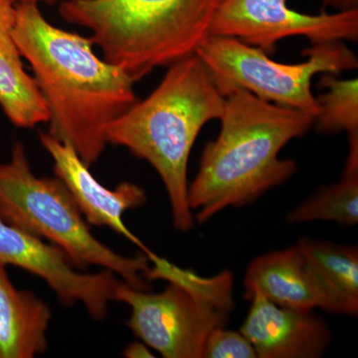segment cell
Instances as JSON below:
<instances>
[{"label": "cell", "instance_id": "cell-1", "mask_svg": "<svg viewBox=\"0 0 358 358\" xmlns=\"http://www.w3.org/2000/svg\"><path fill=\"white\" fill-rule=\"evenodd\" d=\"M13 36L46 106L47 133L91 167L107 147L108 126L138 100L136 81L99 57L91 37L49 22L39 4H16Z\"/></svg>", "mask_w": 358, "mask_h": 358}, {"label": "cell", "instance_id": "cell-2", "mask_svg": "<svg viewBox=\"0 0 358 358\" xmlns=\"http://www.w3.org/2000/svg\"><path fill=\"white\" fill-rule=\"evenodd\" d=\"M315 117L265 102L243 90L226 96L217 138L202 150L199 169L188 185L195 221L204 224L224 209L254 203L298 171L282 148L305 136Z\"/></svg>", "mask_w": 358, "mask_h": 358}, {"label": "cell", "instance_id": "cell-3", "mask_svg": "<svg viewBox=\"0 0 358 358\" xmlns=\"http://www.w3.org/2000/svg\"><path fill=\"white\" fill-rule=\"evenodd\" d=\"M167 68L150 96L110 122L106 140L154 167L166 187L174 228L186 232L195 224L188 201L190 154L205 124L220 119L226 96L195 53Z\"/></svg>", "mask_w": 358, "mask_h": 358}, {"label": "cell", "instance_id": "cell-4", "mask_svg": "<svg viewBox=\"0 0 358 358\" xmlns=\"http://www.w3.org/2000/svg\"><path fill=\"white\" fill-rule=\"evenodd\" d=\"M223 0H63L62 20L91 32L103 58L134 81L195 53Z\"/></svg>", "mask_w": 358, "mask_h": 358}, {"label": "cell", "instance_id": "cell-5", "mask_svg": "<svg viewBox=\"0 0 358 358\" xmlns=\"http://www.w3.org/2000/svg\"><path fill=\"white\" fill-rule=\"evenodd\" d=\"M0 218L59 247L80 270L98 266L134 289H150L147 254L121 255L96 239L63 181L33 173L20 141L0 164Z\"/></svg>", "mask_w": 358, "mask_h": 358}, {"label": "cell", "instance_id": "cell-6", "mask_svg": "<svg viewBox=\"0 0 358 358\" xmlns=\"http://www.w3.org/2000/svg\"><path fill=\"white\" fill-rule=\"evenodd\" d=\"M224 96L238 90L265 102L317 115L312 92L317 74L339 75L357 69L355 52L343 41L310 45L303 51L308 60L284 64L266 52L233 37L209 35L195 51Z\"/></svg>", "mask_w": 358, "mask_h": 358}, {"label": "cell", "instance_id": "cell-7", "mask_svg": "<svg viewBox=\"0 0 358 358\" xmlns=\"http://www.w3.org/2000/svg\"><path fill=\"white\" fill-rule=\"evenodd\" d=\"M167 282L162 293L152 294L121 280L114 301L131 308L128 326L148 348L166 358H202L209 334L226 326L231 312Z\"/></svg>", "mask_w": 358, "mask_h": 358}, {"label": "cell", "instance_id": "cell-8", "mask_svg": "<svg viewBox=\"0 0 358 358\" xmlns=\"http://www.w3.org/2000/svg\"><path fill=\"white\" fill-rule=\"evenodd\" d=\"M210 35L233 37L270 55L288 37H305L310 44L358 40V9L306 14L288 0H223L212 20Z\"/></svg>", "mask_w": 358, "mask_h": 358}, {"label": "cell", "instance_id": "cell-9", "mask_svg": "<svg viewBox=\"0 0 358 358\" xmlns=\"http://www.w3.org/2000/svg\"><path fill=\"white\" fill-rule=\"evenodd\" d=\"M0 265L13 266L43 280L65 307L83 305L95 320L106 319L121 279L103 270L85 273L63 250L0 218Z\"/></svg>", "mask_w": 358, "mask_h": 358}, {"label": "cell", "instance_id": "cell-10", "mask_svg": "<svg viewBox=\"0 0 358 358\" xmlns=\"http://www.w3.org/2000/svg\"><path fill=\"white\" fill-rule=\"evenodd\" d=\"M39 141L53 160L55 176L68 188L87 222L96 227L109 228L136 245L148 257L154 255V252L124 222L127 211L147 203L145 190L129 181L122 182L115 189H109L96 180L90 166L68 143L58 141L47 131L39 133Z\"/></svg>", "mask_w": 358, "mask_h": 358}, {"label": "cell", "instance_id": "cell-11", "mask_svg": "<svg viewBox=\"0 0 358 358\" xmlns=\"http://www.w3.org/2000/svg\"><path fill=\"white\" fill-rule=\"evenodd\" d=\"M251 301L240 329L259 358H317L331 341L327 322L313 310L280 307L260 293L246 296Z\"/></svg>", "mask_w": 358, "mask_h": 358}, {"label": "cell", "instance_id": "cell-12", "mask_svg": "<svg viewBox=\"0 0 358 358\" xmlns=\"http://www.w3.org/2000/svg\"><path fill=\"white\" fill-rule=\"evenodd\" d=\"M245 298L257 292L280 307L334 313L329 289L298 246L257 257L244 278Z\"/></svg>", "mask_w": 358, "mask_h": 358}, {"label": "cell", "instance_id": "cell-13", "mask_svg": "<svg viewBox=\"0 0 358 358\" xmlns=\"http://www.w3.org/2000/svg\"><path fill=\"white\" fill-rule=\"evenodd\" d=\"M15 13L11 0H0V108L14 126L33 129L48 122V113L14 39Z\"/></svg>", "mask_w": 358, "mask_h": 358}, {"label": "cell", "instance_id": "cell-14", "mask_svg": "<svg viewBox=\"0 0 358 358\" xmlns=\"http://www.w3.org/2000/svg\"><path fill=\"white\" fill-rule=\"evenodd\" d=\"M51 308L33 292L20 289L0 265V358H33L48 348Z\"/></svg>", "mask_w": 358, "mask_h": 358}, {"label": "cell", "instance_id": "cell-15", "mask_svg": "<svg viewBox=\"0 0 358 358\" xmlns=\"http://www.w3.org/2000/svg\"><path fill=\"white\" fill-rule=\"evenodd\" d=\"M296 246L315 268L334 301L336 315L358 313L357 246L301 237Z\"/></svg>", "mask_w": 358, "mask_h": 358}, {"label": "cell", "instance_id": "cell-16", "mask_svg": "<svg viewBox=\"0 0 358 358\" xmlns=\"http://www.w3.org/2000/svg\"><path fill=\"white\" fill-rule=\"evenodd\" d=\"M348 159L338 182L322 188L287 215L289 224L331 221L341 225L358 222V134L348 136Z\"/></svg>", "mask_w": 358, "mask_h": 358}, {"label": "cell", "instance_id": "cell-17", "mask_svg": "<svg viewBox=\"0 0 358 358\" xmlns=\"http://www.w3.org/2000/svg\"><path fill=\"white\" fill-rule=\"evenodd\" d=\"M319 85L326 92L317 98L319 112L313 126L320 134H358V79L322 74Z\"/></svg>", "mask_w": 358, "mask_h": 358}, {"label": "cell", "instance_id": "cell-18", "mask_svg": "<svg viewBox=\"0 0 358 358\" xmlns=\"http://www.w3.org/2000/svg\"><path fill=\"white\" fill-rule=\"evenodd\" d=\"M150 266L145 273L147 281L164 280L176 282L211 305L231 312L235 307L233 299L234 275L229 270L221 271L213 277H202L154 254L150 257Z\"/></svg>", "mask_w": 358, "mask_h": 358}, {"label": "cell", "instance_id": "cell-19", "mask_svg": "<svg viewBox=\"0 0 358 358\" xmlns=\"http://www.w3.org/2000/svg\"><path fill=\"white\" fill-rule=\"evenodd\" d=\"M224 327L209 334L202 358H257L255 348L243 334Z\"/></svg>", "mask_w": 358, "mask_h": 358}, {"label": "cell", "instance_id": "cell-20", "mask_svg": "<svg viewBox=\"0 0 358 358\" xmlns=\"http://www.w3.org/2000/svg\"><path fill=\"white\" fill-rule=\"evenodd\" d=\"M324 9L331 8L333 13H343L358 9V0H322Z\"/></svg>", "mask_w": 358, "mask_h": 358}, {"label": "cell", "instance_id": "cell-21", "mask_svg": "<svg viewBox=\"0 0 358 358\" xmlns=\"http://www.w3.org/2000/svg\"><path fill=\"white\" fill-rule=\"evenodd\" d=\"M124 357L128 358L155 357L150 348L145 343L134 341L124 350Z\"/></svg>", "mask_w": 358, "mask_h": 358}, {"label": "cell", "instance_id": "cell-22", "mask_svg": "<svg viewBox=\"0 0 358 358\" xmlns=\"http://www.w3.org/2000/svg\"><path fill=\"white\" fill-rule=\"evenodd\" d=\"M13 3L20 4V3H54V2H61L63 0H11Z\"/></svg>", "mask_w": 358, "mask_h": 358}]
</instances>
